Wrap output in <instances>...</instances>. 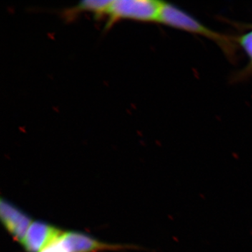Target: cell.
Instances as JSON below:
<instances>
[{"mask_svg": "<svg viewBox=\"0 0 252 252\" xmlns=\"http://www.w3.org/2000/svg\"><path fill=\"white\" fill-rule=\"evenodd\" d=\"M162 1L154 0H116L112 1L106 16L107 28L121 20L140 22H158Z\"/></svg>", "mask_w": 252, "mask_h": 252, "instance_id": "cell-1", "label": "cell"}, {"mask_svg": "<svg viewBox=\"0 0 252 252\" xmlns=\"http://www.w3.org/2000/svg\"><path fill=\"white\" fill-rule=\"evenodd\" d=\"M158 23L182 31L206 36L224 48L227 47L229 42L228 39L224 36L205 27L190 15L169 3L163 2Z\"/></svg>", "mask_w": 252, "mask_h": 252, "instance_id": "cell-2", "label": "cell"}, {"mask_svg": "<svg viewBox=\"0 0 252 252\" xmlns=\"http://www.w3.org/2000/svg\"><path fill=\"white\" fill-rule=\"evenodd\" d=\"M64 233L54 225L37 220L32 223L22 245L27 252H39L61 240Z\"/></svg>", "mask_w": 252, "mask_h": 252, "instance_id": "cell-3", "label": "cell"}, {"mask_svg": "<svg viewBox=\"0 0 252 252\" xmlns=\"http://www.w3.org/2000/svg\"><path fill=\"white\" fill-rule=\"evenodd\" d=\"M0 217L5 228L13 238L22 243L32 224L31 217L3 199L0 202Z\"/></svg>", "mask_w": 252, "mask_h": 252, "instance_id": "cell-4", "label": "cell"}, {"mask_svg": "<svg viewBox=\"0 0 252 252\" xmlns=\"http://www.w3.org/2000/svg\"><path fill=\"white\" fill-rule=\"evenodd\" d=\"M61 240L69 252H100L126 248L123 245L102 243L79 232H64Z\"/></svg>", "mask_w": 252, "mask_h": 252, "instance_id": "cell-5", "label": "cell"}, {"mask_svg": "<svg viewBox=\"0 0 252 252\" xmlns=\"http://www.w3.org/2000/svg\"><path fill=\"white\" fill-rule=\"evenodd\" d=\"M111 2L112 1H107V0L83 1L74 7L64 11V16L67 18L73 17L84 11L93 13L95 15L96 17L106 16Z\"/></svg>", "mask_w": 252, "mask_h": 252, "instance_id": "cell-6", "label": "cell"}, {"mask_svg": "<svg viewBox=\"0 0 252 252\" xmlns=\"http://www.w3.org/2000/svg\"><path fill=\"white\" fill-rule=\"evenodd\" d=\"M240 42L252 63V31L242 36Z\"/></svg>", "mask_w": 252, "mask_h": 252, "instance_id": "cell-7", "label": "cell"}, {"mask_svg": "<svg viewBox=\"0 0 252 252\" xmlns=\"http://www.w3.org/2000/svg\"><path fill=\"white\" fill-rule=\"evenodd\" d=\"M39 252H69L65 245L63 244L62 240H59L51 244L46 248L43 249Z\"/></svg>", "mask_w": 252, "mask_h": 252, "instance_id": "cell-8", "label": "cell"}]
</instances>
